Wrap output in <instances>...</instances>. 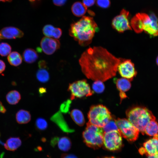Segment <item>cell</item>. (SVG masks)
Listing matches in <instances>:
<instances>
[{
  "label": "cell",
  "mask_w": 158,
  "mask_h": 158,
  "mask_svg": "<svg viewBox=\"0 0 158 158\" xmlns=\"http://www.w3.org/2000/svg\"><path fill=\"white\" fill-rule=\"evenodd\" d=\"M120 58L101 47H90L79 60L82 72L88 79L102 82L115 76Z\"/></svg>",
  "instance_id": "cell-1"
},
{
  "label": "cell",
  "mask_w": 158,
  "mask_h": 158,
  "mask_svg": "<svg viewBox=\"0 0 158 158\" xmlns=\"http://www.w3.org/2000/svg\"><path fill=\"white\" fill-rule=\"evenodd\" d=\"M99 28L92 17L83 16L78 21L71 24L69 35L80 46H86L92 42Z\"/></svg>",
  "instance_id": "cell-2"
},
{
  "label": "cell",
  "mask_w": 158,
  "mask_h": 158,
  "mask_svg": "<svg viewBox=\"0 0 158 158\" xmlns=\"http://www.w3.org/2000/svg\"><path fill=\"white\" fill-rule=\"evenodd\" d=\"M126 114L128 120L143 135L149 122L156 119L150 111L143 107H133L127 111Z\"/></svg>",
  "instance_id": "cell-3"
},
{
  "label": "cell",
  "mask_w": 158,
  "mask_h": 158,
  "mask_svg": "<svg viewBox=\"0 0 158 158\" xmlns=\"http://www.w3.org/2000/svg\"><path fill=\"white\" fill-rule=\"evenodd\" d=\"M86 125L82 134L84 142L87 146L94 149L101 147L103 144V129L88 122Z\"/></svg>",
  "instance_id": "cell-4"
},
{
  "label": "cell",
  "mask_w": 158,
  "mask_h": 158,
  "mask_svg": "<svg viewBox=\"0 0 158 158\" xmlns=\"http://www.w3.org/2000/svg\"><path fill=\"white\" fill-rule=\"evenodd\" d=\"M90 123L100 127H104L112 119L108 109L101 104L93 105L90 108L87 114Z\"/></svg>",
  "instance_id": "cell-5"
},
{
  "label": "cell",
  "mask_w": 158,
  "mask_h": 158,
  "mask_svg": "<svg viewBox=\"0 0 158 158\" xmlns=\"http://www.w3.org/2000/svg\"><path fill=\"white\" fill-rule=\"evenodd\" d=\"M139 25L145 32L153 36L158 35V20L155 15L144 13L136 14Z\"/></svg>",
  "instance_id": "cell-6"
},
{
  "label": "cell",
  "mask_w": 158,
  "mask_h": 158,
  "mask_svg": "<svg viewBox=\"0 0 158 158\" xmlns=\"http://www.w3.org/2000/svg\"><path fill=\"white\" fill-rule=\"evenodd\" d=\"M115 121L119 131L123 138L130 142L137 139L140 131L128 119L118 118Z\"/></svg>",
  "instance_id": "cell-7"
},
{
  "label": "cell",
  "mask_w": 158,
  "mask_h": 158,
  "mask_svg": "<svg viewBox=\"0 0 158 158\" xmlns=\"http://www.w3.org/2000/svg\"><path fill=\"white\" fill-rule=\"evenodd\" d=\"M68 90L71 93V99L91 96L93 92L91 90L87 80L83 79L75 81L69 84Z\"/></svg>",
  "instance_id": "cell-8"
},
{
  "label": "cell",
  "mask_w": 158,
  "mask_h": 158,
  "mask_svg": "<svg viewBox=\"0 0 158 158\" xmlns=\"http://www.w3.org/2000/svg\"><path fill=\"white\" fill-rule=\"evenodd\" d=\"M103 142L105 148L110 151L118 150L122 145V136L118 130L104 132Z\"/></svg>",
  "instance_id": "cell-9"
},
{
  "label": "cell",
  "mask_w": 158,
  "mask_h": 158,
  "mask_svg": "<svg viewBox=\"0 0 158 158\" xmlns=\"http://www.w3.org/2000/svg\"><path fill=\"white\" fill-rule=\"evenodd\" d=\"M129 13L125 9H123L120 14L115 17L112 22V27L117 31L122 32L128 30H131L129 23Z\"/></svg>",
  "instance_id": "cell-10"
},
{
  "label": "cell",
  "mask_w": 158,
  "mask_h": 158,
  "mask_svg": "<svg viewBox=\"0 0 158 158\" xmlns=\"http://www.w3.org/2000/svg\"><path fill=\"white\" fill-rule=\"evenodd\" d=\"M117 70L120 75L124 78L132 80L136 75L137 72L134 65L130 60L120 58Z\"/></svg>",
  "instance_id": "cell-11"
},
{
  "label": "cell",
  "mask_w": 158,
  "mask_h": 158,
  "mask_svg": "<svg viewBox=\"0 0 158 158\" xmlns=\"http://www.w3.org/2000/svg\"><path fill=\"white\" fill-rule=\"evenodd\" d=\"M40 45L42 51L45 54L50 55L60 48V43L57 39L45 37L42 39Z\"/></svg>",
  "instance_id": "cell-12"
},
{
  "label": "cell",
  "mask_w": 158,
  "mask_h": 158,
  "mask_svg": "<svg viewBox=\"0 0 158 158\" xmlns=\"http://www.w3.org/2000/svg\"><path fill=\"white\" fill-rule=\"evenodd\" d=\"M143 146L139 150L141 154L148 156L158 154V134L144 143Z\"/></svg>",
  "instance_id": "cell-13"
},
{
  "label": "cell",
  "mask_w": 158,
  "mask_h": 158,
  "mask_svg": "<svg viewBox=\"0 0 158 158\" xmlns=\"http://www.w3.org/2000/svg\"><path fill=\"white\" fill-rule=\"evenodd\" d=\"M23 32L19 29L12 26L3 28L0 31V39H12L22 37Z\"/></svg>",
  "instance_id": "cell-14"
},
{
  "label": "cell",
  "mask_w": 158,
  "mask_h": 158,
  "mask_svg": "<svg viewBox=\"0 0 158 158\" xmlns=\"http://www.w3.org/2000/svg\"><path fill=\"white\" fill-rule=\"evenodd\" d=\"M50 142L52 146H56L60 150L64 152L68 151L71 146L70 139L66 136L60 138L54 137L52 139Z\"/></svg>",
  "instance_id": "cell-15"
},
{
  "label": "cell",
  "mask_w": 158,
  "mask_h": 158,
  "mask_svg": "<svg viewBox=\"0 0 158 158\" xmlns=\"http://www.w3.org/2000/svg\"><path fill=\"white\" fill-rule=\"evenodd\" d=\"M50 119L64 132L68 133L74 131V130L69 127L61 111L56 113L51 117Z\"/></svg>",
  "instance_id": "cell-16"
},
{
  "label": "cell",
  "mask_w": 158,
  "mask_h": 158,
  "mask_svg": "<svg viewBox=\"0 0 158 158\" xmlns=\"http://www.w3.org/2000/svg\"><path fill=\"white\" fill-rule=\"evenodd\" d=\"M117 89L119 91L121 99L122 100L127 97L125 92L130 88L131 84L130 81L125 78H120L115 80Z\"/></svg>",
  "instance_id": "cell-17"
},
{
  "label": "cell",
  "mask_w": 158,
  "mask_h": 158,
  "mask_svg": "<svg viewBox=\"0 0 158 158\" xmlns=\"http://www.w3.org/2000/svg\"><path fill=\"white\" fill-rule=\"evenodd\" d=\"M42 32L46 37L56 39L59 38L62 34V31L60 28H55L50 24L46 25L44 27Z\"/></svg>",
  "instance_id": "cell-18"
},
{
  "label": "cell",
  "mask_w": 158,
  "mask_h": 158,
  "mask_svg": "<svg viewBox=\"0 0 158 158\" xmlns=\"http://www.w3.org/2000/svg\"><path fill=\"white\" fill-rule=\"evenodd\" d=\"M23 56L25 61L28 63L34 62L38 58L37 52L31 48L25 49L23 51Z\"/></svg>",
  "instance_id": "cell-19"
},
{
  "label": "cell",
  "mask_w": 158,
  "mask_h": 158,
  "mask_svg": "<svg viewBox=\"0 0 158 158\" xmlns=\"http://www.w3.org/2000/svg\"><path fill=\"white\" fill-rule=\"evenodd\" d=\"M71 9L74 15L77 17H80L85 13L87 10V7L83 3L77 1L73 4Z\"/></svg>",
  "instance_id": "cell-20"
},
{
  "label": "cell",
  "mask_w": 158,
  "mask_h": 158,
  "mask_svg": "<svg viewBox=\"0 0 158 158\" xmlns=\"http://www.w3.org/2000/svg\"><path fill=\"white\" fill-rule=\"evenodd\" d=\"M21 144V141L19 138L11 137L4 144L5 148L7 150L14 151L17 149Z\"/></svg>",
  "instance_id": "cell-21"
},
{
  "label": "cell",
  "mask_w": 158,
  "mask_h": 158,
  "mask_svg": "<svg viewBox=\"0 0 158 158\" xmlns=\"http://www.w3.org/2000/svg\"><path fill=\"white\" fill-rule=\"evenodd\" d=\"M70 115L73 120L78 125L82 126L85 124V121L84 115L80 110L77 109H73Z\"/></svg>",
  "instance_id": "cell-22"
},
{
  "label": "cell",
  "mask_w": 158,
  "mask_h": 158,
  "mask_svg": "<svg viewBox=\"0 0 158 158\" xmlns=\"http://www.w3.org/2000/svg\"><path fill=\"white\" fill-rule=\"evenodd\" d=\"M31 116L30 112L25 110H19L16 115L17 122L20 124H25L28 123L31 120Z\"/></svg>",
  "instance_id": "cell-23"
},
{
  "label": "cell",
  "mask_w": 158,
  "mask_h": 158,
  "mask_svg": "<svg viewBox=\"0 0 158 158\" xmlns=\"http://www.w3.org/2000/svg\"><path fill=\"white\" fill-rule=\"evenodd\" d=\"M7 59L9 63L15 66L20 65L22 62V58L20 54L16 51L11 52L8 56Z\"/></svg>",
  "instance_id": "cell-24"
},
{
  "label": "cell",
  "mask_w": 158,
  "mask_h": 158,
  "mask_svg": "<svg viewBox=\"0 0 158 158\" xmlns=\"http://www.w3.org/2000/svg\"><path fill=\"white\" fill-rule=\"evenodd\" d=\"M158 123L155 120H152L146 126L145 133L150 136H154L158 134Z\"/></svg>",
  "instance_id": "cell-25"
},
{
  "label": "cell",
  "mask_w": 158,
  "mask_h": 158,
  "mask_svg": "<svg viewBox=\"0 0 158 158\" xmlns=\"http://www.w3.org/2000/svg\"><path fill=\"white\" fill-rule=\"evenodd\" d=\"M7 102L9 104L14 105L17 104L21 99L20 93L17 91H11L8 93L6 96Z\"/></svg>",
  "instance_id": "cell-26"
},
{
  "label": "cell",
  "mask_w": 158,
  "mask_h": 158,
  "mask_svg": "<svg viewBox=\"0 0 158 158\" xmlns=\"http://www.w3.org/2000/svg\"><path fill=\"white\" fill-rule=\"evenodd\" d=\"M36 76L39 81L42 83L47 82L49 79V74L46 69H40L37 72Z\"/></svg>",
  "instance_id": "cell-27"
},
{
  "label": "cell",
  "mask_w": 158,
  "mask_h": 158,
  "mask_svg": "<svg viewBox=\"0 0 158 158\" xmlns=\"http://www.w3.org/2000/svg\"><path fill=\"white\" fill-rule=\"evenodd\" d=\"M11 47L8 43L2 42L0 43V55L2 56H8L11 52Z\"/></svg>",
  "instance_id": "cell-28"
},
{
  "label": "cell",
  "mask_w": 158,
  "mask_h": 158,
  "mask_svg": "<svg viewBox=\"0 0 158 158\" xmlns=\"http://www.w3.org/2000/svg\"><path fill=\"white\" fill-rule=\"evenodd\" d=\"M35 125L37 129L40 130H45L48 126L47 121L42 118H37L35 122Z\"/></svg>",
  "instance_id": "cell-29"
},
{
  "label": "cell",
  "mask_w": 158,
  "mask_h": 158,
  "mask_svg": "<svg viewBox=\"0 0 158 158\" xmlns=\"http://www.w3.org/2000/svg\"><path fill=\"white\" fill-rule=\"evenodd\" d=\"M103 129L104 132H107L114 130H118L115 120H112V119L103 128Z\"/></svg>",
  "instance_id": "cell-30"
},
{
  "label": "cell",
  "mask_w": 158,
  "mask_h": 158,
  "mask_svg": "<svg viewBox=\"0 0 158 158\" xmlns=\"http://www.w3.org/2000/svg\"><path fill=\"white\" fill-rule=\"evenodd\" d=\"M94 91L97 93H101L104 90L105 87L103 82L100 81H95L92 85Z\"/></svg>",
  "instance_id": "cell-31"
},
{
  "label": "cell",
  "mask_w": 158,
  "mask_h": 158,
  "mask_svg": "<svg viewBox=\"0 0 158 158\" xmlns=\"http://www.w3.org/2000/svg\"><path fill=\"white\" fill-rule=\"evenodd\" d=\"M71 103L70 99H68L64 102L61 105L60 111L65 114L67 113L69 111Z\"/></svg>",
  "instance_id": "cell-32"
},
{
  "label": "cell",
  "mask_w": 158,
  "mask_h": 158,
  "mask_svg": "<svg viewBox=\"0 0 158 158\" xmlns=\"http://www.w3.org/2000/svg\"><path fill=\"white\" fill-rule=\"evenodd\" d=\"M96 4L98 6L103 8H107L110 6V0H96Z\"/></svg>",
  "instance_id": "cell-33"
},
{
  "label": "cell",
  "mask_w": 158,
  "mask_h": 158,
  "mask_svg": "<svg viewBox=\"0 0 158 158\" xmlns=\"http://www.w3.org/2000/svg\"><path fill=\"white\" fill-rule=\"evenodd\" d=\"M96 1V0H83V3L87 8L92 6Z\"/></svg>",
  "instance_id": "cell-34"
},
{
  "label": "cell",
  "mask_w": 158,
  "mask_h": 158,
  "mask_svg": "<svg viewBox=\"0 0 158 158\" xmlns=\"http://www.w3.org/2000/svg\"><path fill=\"white\" fill-rule=\"evenodd\" d=\"M38 66L40 69H46L47 68V63L44 60H41L39 62Z\"/></svg>",
  "instance_id": "cell-35"
},
{
  "label": "cell",
  "mask_w": 158,
  "mask_h": 158,
  "mask_svg": "<svg viewBox=\"0 0 158 158\" xmlns=\"http://www.w3.org/2000/svg\"><path fill=\"white\" fill-rule=\"evenodd\" d=\"M67 0H53L54 4L57 6H61L64 5Z\"/></svg>",
  "instance_id": "cell-36"
},
{
  "label": "cell",
  "mask_w": 158,
  "mask_h": 158,
  "mask_svg": "<svg viewBox=\"0 0 158 158\" xmlns=\"http://www.w3.org/2000/svg\"><path fill=\"white\" fill-rule=\"evenodd\" d=\"M6 67V64L4 62L3 60L0 59V74L4 71Z\"/></svg>",
  "instance_id": "cell-37"
},
{
  "label": "cell",
  "mask_w": 158,
  "mask_h": 158,
  "mask_svg": "<svg viewBox=\"0 0 158 158\" xmlns=\"http://www.w3.org/2000/svg\"><path fill=\"white\" fill-rule=\"evenodd\" d=\"M61 158H78L75 155L71 154H62Z\"/></svg>",
  "instance_id": "cell-38"
},
{
  "label": "cell",
  "mask_w": 158,
  "mask_h": 158,
  "mask_svg": "<svg viewBox=\"0 0 158 158\" xmlns=\"http://www.w3.org/2000/svg\"><path fill=\"white\" fill-rule=\"evenodd\" d=\"M6 111V110L2 103L0 101V112L4 113Z\"/></svg>",
  "instance_id": "cell-39"
},
{
  "label": "cell",
  "mask_w": 158,
  "mask_h": 158,
  "mask_svg": "<svg viewBox=\"0 0 158 158\" xmlns=\"http://www.w3.org/2000/svg\"><path fill=\"white\" fill-rule=\"evenodd\" d=\"M46 90L44 88H40L39 90V92L40 94H42L46 92Z\"/></svg>",
  "instance_id": "cell-40"
},
{
  "label": "cell",
  "mask_w": 158,
  "mask_h": 158,
  "mask_svg": "<svg viewBox=\"0 0 158 158\" xmlns=\"http://www.w3.org/2000/svg\"><path fill=\"white\" fill-rule=\"evenodd\" d=\"M147 158H158V154L148 156Z\"/></svg>",
  "instance_id": "cell-41"
},
{
  "label": "cell",
  "mask_w": 158,
  "mask_h": 158,
  "mask_svg": "<svg viewBox=\"0 0 158 158\" xmlns=\"http://www.w3.org/2000/svg\"><path fill=\"white\" fill-rule=\"evenodd\" d=\"M11 0H0V1L3 2L10 1H11Z\"/></svg>",
  "instance_id": "cell-42"
},
{
  "label": "cell",
  "mask_w": 158,
  "mask_h": 158,
  "mask_svg": "<svg viewBox=\"0 0 158 158\" xmlns=\"http://www.w3.org/2000/svg\"><path fill=\"white\" fill-rule=\"evenodd\" d=\"M102 158H117L115 157H114L111 156V157H105Z\"/></svg>",
  "instance_id": "cell-43"
},
{
  "label": "cell",
  "mask_w": 158,
  "mask_h": 158,
  "mask_svg": "<svg viewBox=\"0 0 158 158\" xmlns=\"http://www.w3.org/2000/svg\"><path fill=\"white\" fill-rule=\"evenodd\" d=\"M156 63L157 65L158 66V56H157L156 59Z\"/></svg>",
  "instance_id": "cell-44"
},
{
  "label": "cell",
  "mask_w": 158,
  "mask_h": 158,
  "mask_svg": "<svg viewBox=\"0 0 158 158\" xmlns=\"http://www.w3.org/2000/svg\"><path fill=\"white\" fill-rule=\"evenodd\" d=\"M30 1H36V0H29Z\"/></svg>",
  "instance_id": "cell-45"
}]
</instances>
